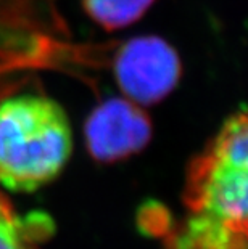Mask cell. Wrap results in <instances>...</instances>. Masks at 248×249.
I'll list each match as a JSON object with an SVG mask.
<instances>
[{
	"mask_svg": "<svg viewBox=\"0 0 248 249\" xmlns=\"http://www.w3.org/2000/svg\"><path fill=\"white\" fill-rule=\"evenodd\" d=\"M73 151L70 119L60 105L40 93L0 102V183L34 192L55 180Z\"/></svg>",
	"mask_w": 248,
	"mask_h": 249,
	"instance_id": "1",
	"label": "cell"
},
{
	"mask_svg": "<svg viewBox=\"0 0 248 249\" xmlns=\"http://www.w3.org/2000/svg\"><path fill=\"white\" fill-rule=\"evenodd\" d=\"M153 137L150 116L126 97L98 103L84 123V142L94 161L121 162L140 153Z\"/></svg>",
	"mask_w": 248,
	"mask_h": 249,
	"instance_id": "4",
	"label": "cell"
},
{
	"mask_svg": "<svg viewBox=\"0 0 248 249\" xmlns=\"http://www.w3.org/2000/svg\"><path fill=\"white\" fill-rule=\"evenodd\" d=\"M247 231H248V224H247Z\"/></svg>",
	"mask_w": 248,
	"mask_h": 249,
	"instance_id": "9",
	"label": "cell"
},
{
	"mask_svg": "<svg viewBox=\"0 0 248 249\" xmlns=\"http://www.w3.org/2000/svg\"><path fill=\"white\" fill-rule=\"evenodd\" d=\"M112 68L123 95L140 107L163 102L182 77L177 50L158 36H139L114 44Z\"/></svg>",
	"mask_w": 248,
	"mask_h": 249,
	"instance_id": "3",
	"label": "cell"
},
{
	"mask_svg": "<svg viewBox=\"0 0 248 249\" xmlns=\"http://www.w3.org/2000/svg\"><path fill=\"white\" fill-rule=\"evenodd\" d=\"M54 225L49 215L18 214L7 196L0 193V249H39Z\"/></svg>",
	"mask_w": 248,
	"mask_h": 249,
	"instance_id": "6",
	"label": "cell"
},
{
	"mask_svg": "<svg viewBox=\"0 0 248 249\" xmlns=\"http://www.w3.org/2000/svg\"><path fill=\"white\" fill-rule=\"evenodd\" d=\"M156 0H81L84 12L105 31H119L137 23Z\"/></svg>",
	"mask_w": 248,
	"mask_h": 249,
	"instance_id": "7",
	"label": "cell"
},
{
	"mask_svg": "<svg viewBox=\"0 0 248 249\" xmlns=\"http://www.w3.org/2000/svg\"><path fill=\"white\" fill-rule=\"evenodd\" d=\"M176 224L172 214L165 204L149 201L139 208L137 213V227L147 236L152 238H165Z\"/></svg>",
	"mask_w": 248,
	"mask_h": 249,
	"instance_id": "8",
	"label": "cell"
},
{
	"mask_svg": "<svg viewBox=\"0 0 248 249\" xmlns=\"http://www.w3.org/2000/svg\"><path fill=\"white\" fill-rule=\"evenodd\" d=\"M165 249H248L247 224L189 213L163 238Z\"/></svg>",
	"mask_w": 248,
	"mask_h": 249,
	"instance_id": "5",
	"label": "cell"
},
{
	"mask_svg": "<svg viewBox=\"0 0 248 249\" xmlns=\"http://www.w3.org/2000/svg\"><path fill=\"white\" fill-rule=\"evenodd\" d=\"M189 213L248 224V111L229 116L186 169Z\"/></svg>",
	"mask_w": 248,
	"mask_h": 249,
	"instance_id": "2",
	"label": "cell"
}]
</instances>
